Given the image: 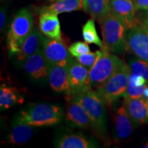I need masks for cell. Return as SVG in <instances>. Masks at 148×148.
Listing matches in <instances>:
<instances>
[{
	"label": "cell",
	"instance_id": "25",
	"mask_svg": "<svg viewBox=\"0 0 148 148\" xmlns=\"http://www.w3.org/2000/svg\"><path fill=\"white\" fill-rule=\"evenodd\" d=\"M104 51L105 49L101 48L100 50H97L95 52H89L80 55L79 56L77 57L76 60L82 65L87 67L88 69H90L103 54Z\"/></svg>",
	"mask_w": 148,
	"mask_h": 148
},
{
	"label": "cell",
	"instance_id": "35",
	"mask_svg": "<svg viewBox=\"0 0 148 148\" xmlns=\"http://www.w3.org/2000/svg\"><path fill=\"white\" fill-rule=\"evenodd\" d=\"M146 122L148 123V116H147V121H146Z\"/></svg>",
	"mask_w": 148,
	"mask_h": 148
},
{
	"label": "cell",
	"instance_id": "29",
	"mask_svg": "<svg viewBox=\"0 0 148 148\" xmlns=\"http://www.w3.org/2000/svg\"><path fill=\"white\" fill-rule=\"evenodd\" d=\"M7 20V9L5 7H1L0 10V29L2 31L6 25Z\"/></svg>",
	"mask_w": 148,
	"mask_h": 148
},
{
	"label": "cell",
	"instance_id": "26",
	"mask_svg": "<svg viewBox=\"0 0 148 148\" xmlns=\"http://www.w3.org/2000/svg\"><path fill=\"white\" fill-rule=\"evenodd\" d=\"M69 50L71 54L75 58L84 53L90 52V49L87 42L83 41L73 42L72 45L69 46Z\"/></svg>",
	"mask_w": 148,
	"mask_h": 148
},
{
	"label": "cell",
	"instance_id": "2",
	"mask_svg": "<svg viewBox=\"0 0 148 148\" xmlns=\"http://www.w3.org/2000/svg\"><path fill=\"white\" fill-rule=\"evenodd\" d=\"M68 97L74 98L84 107L91 119L92 128L99 137L106 138L107 134L106 103L98 92L89 89L73 97Z\"/></svg>",
	"mask_w": 148,
	"mask_h": 148
},
{
	"label": "cell",
	"instance_id": "31",
	"mask_svg": "<svg viewBox=\"0 0 148 148\" xmlns=\"http://www.w3.org/2000/svg\"><path fill=\"white\" fill-rule=\"evenodd\" d=\"M141 23L144 27H145L146 28L148 29V11H147V13L145 14V16H144V17L143 18V21H142Z\"/></svg>",
	"mask_w": 148,
	"mask_h": 148
},
{
	"label": "cell",
	"instance_id": "33",
	"mask_svg": "<svg viewBox=\"0 0 148 148\" xmlns=\"http://www.w3.org/2000/svg\"><path fill=\"white\" fill-rule=\"evenodd\" d=\"M48 2H50V3H52V2H54V1H58V0H47Z\"/></svg>",
	"mask_w": 148,
	"mask_h": 148
},
{
	"label": "cell",
	"instance_id": "8",
	"mask_svg": "<svg viewBox=\"0 0 148 148\" xmlns=\"http://www.w3.org/2000/svg\"><path fill=\"white\" fill-rule=\"evenodd\" d=\"M127 41V50L148 63V29L140 22L128 29Z\"/></svg>",
	"mask_w": 148,
	"mask_h": 148
},
{
	"label": "cell",
	"instance_id": "9",
	"mask_svg": "<svg viewBox=\"0 0 148 148\" xmlns=\"http://www.w3.org/2000/svg\"><path fill=\"white\" fill-rule=\"evenodd\" d=\"M90 69L76 60H73L69 66V77L71 92L68 96L77 95L91 89L89 82Z\"/></svg>",
	"mask_w": 148,
	"mask_h": 148
},
{
	"label": "cell",
	"instance_id": "19",
	"mask_svg": "<svg viewBox=\"0 0 148 148\" xmlns=\"http://www.w3.org/2000/svg\"><path fill=\"white\" fill-rule=\"evenodd\" d=\"M55 145L58 148H92L97 147L93 140L79 134H64L59 137Z\"/></svg>",
	"mask_w": 148,
	"mask_h": 148
},
{
	"label": "cell",
	"instance_id": "6",
	"mask_svg": "<svg viewBox=\"0 0 148 148\" xmlns=\"http://www.w3.org/2000/svg\"><path fill=\"white\" fill-rule=\"evenodd\" d=\"M124 62L113 53L105 49L95 65L90 69L89 82L91 88H98L110 78Z\"/></svg>",
	"mask_w": 148,
	"mask_h": 148
},
{
	"label": "cell",
	"instance_id": "18",
	"mask_svg": "<svg viewBox=\"0 0 148 148\" xmlns=\"http://www.w3.org/2000/svg\"><path fill=\"white\" fill-rule=\"evenodd\" d=\"M37 28H34L24 41L21 50L16 54L18 60H25L42 48L43 36Z\"/></svg>",
	"mask_w": 148,
	"mask_h": 148
},
{
	"label": "cell",
	"instance_id": "13",
	"mask_svg": "<svg viewBox=\"0 0 148 148\" xmlns=\"http://www.w3.org/2000/svg\"><path fill=\"white\" fill-rule=\"evenodd\" d=\"M123 106L134 126L143 125L148 116V99L146 97L124 98Z\"/></svg>",
	"mask_w": 148,
	"mask_h": 148
},
{
	"label": "cell",
	"instance_id": "27",
	"mask_svg": "<svg viewBox=\"0 0 148 148\" xmlns=\"http://www.w3.org/2000/svg\"><path fill=\"white\" fill-rule=\"evenodd\" d=\"M147 86L148 84H144L143 86H134L128 84L127 89L124 93H123V95H122V97L124 98H130V99L143 97V95H144V92H145V88Z\"/></svg>",
	"mask_w": 148,
	"mask_h": 148
},
{
	"label": "cell",
	"instance_id": "34",
	"mask_svg": "<svg viewBox=\"0 0 148 148\" xmlns=\"http://www.w3.org/2000/svg\"><path fill=\"white\" fill-rule=\"evenodd\" d=\"M106 1H107V2H108L109 4H110V2L111 1H112V0H106Z\"/></svg>",
	"mask_w": 148,
	"mask_h": 148
},
{
	"label": "cell",
	"instance_id": "21",
	"mask_svg": "<svg viewBox=\"0 0 148 148\" xmlns=\"http://www.w3.org/2000/svg\"><path fill=\"white\" fill-rule=\"evenodd\" d=\"M24 98L20 95L19 91L15 87L7 86L1 84L0 86V108L5 110L11 108L16 103L21 104Z\"/></svg>",
	"mask_w": 148,
	"mask_h": 148
},
{
	"label": "cell",
	"instance_id": "22",
	"mask_svg": "<svg viewBox=\"0 0 148 148\" xmlns=\"http://www.w3.org/2000/svg\"><path fill=\"white\" fill-rule=\"evenodd\" d=\"M83 10L98 21L110 12L106 0H84Z\"/></svg>",
	"mask_w": 148,
	"mask_h": 148
},
{
	"label": "cell",
	"instance_id": "20",
	"mask_svg": "<svg viewBox=\"0 0 148 148\" xmlns=\"http://www.w3.org/2000/svg\"><path fill=\"white\" fill-rule=\"evenodd\" d=\"M84 0H58L40 8V13L50 12L56 14L83 10Z\"/></svg>",
	"mask_w": 148,
	"mask_h": 148
},
{
	"label": "cell",
	"instance_id": "1",
	"mask_svg": "<svg viewBox=\"0 0 148 148\" xmlns=\"http://www.w3.org/2000/svg\"><path fill=\"white\" fill-rule=\"evenodd\" d=\"M103 37V47L113 53H123L127 50L128 29L114 14L109 13L99 21Z\"/></svg>",
	"mask_w": 148,
	"mask_h": 148
},
{
	"label": "cell",
	"instance_id": "10",
	"mask_svg": "<svg viewBox=\"0 0 148 148\" xmlns=\"http://www.w3.org/2000/svg\"><path fill=\"white\" fill-rule=\"evenodd\" d=\"M110 12L119 18L130 29L136 26L139 21L136 17V7L132 0H112Z\"/></svg>",
	"mask_w": 148,
	"mask_h": 148
},
{
	"label": "cell",
	"instance_id": "3",
	"mask_svg": "<svg viewBox=\"0 0 148 148\" xmlns=\"http://www.w3.org/2000/svg\"><path fill=\"white\" fill-rule=\"evenodd\" d=\"M34 29V19L27 8L19 10L14 15L9 29L7 42L10 55H15L21 50L24 41Z\"/></svg>",
	"mask_w": 148,
	"mask_h": 148
},
{
	"label": "cell",
	"instance_id": "5",
	"mask_svg": "<svg viewBox=\"0 0 148 148\" xmlns=\"http://www.w3.org/2000/svg\"><path fill=\"white\" fill-rule=\"evenodd\" d=\"M130 73L128 65L123 63L108 80L97 88V92L106 104H112L123 95L128 85Z\"/></svg>",
	"mask_w": 148,
	"mask_h": 148
},
{
	"label": "cell",
	"instance_id": "12",
	"mask_svg": "<svg viewBox=\"0 0 148 148\" xmlns=\"http://www.w3.org/2000/svg\"><path fill=\"white\" fill-rule=\"evenodd\" d=\"M23 67L25 71L32 78L40 79L48 76L50 65L46 60L41 48L25 59Z\"/></svg>",
	"mask_w": 148,
	"mask_h": 148
},
{
	"label": "cell",
	"instance_id": "23",
	"mask_svg": "<svg viewBox=\"0 0 148 148\" xmlns=\"http://www.w3.org/2000/svg\"><path fill=\"white\" fill-rule=\"evenodd\" d=\"M82 36L87 43L95 44L99 47H103V41L98 36L94 18L88 19L82 26Z\"/></svg>",
	"mask_w": 148,
	"mask_h": 148
},
{
	"label": "cell",
	"instance_id": "30",
	"mask_svg": "<svg viewBox=\"0 0 148 148\" xmlns=\"http://www.w3.org/2000/svg\"><path fill=\"white\" fill-rule=\"evenodd\" d=\"M136 10L148 11V0H132Z\"/></svg>",
	"mask_w": 148,
	"mask_h": 148
},
{
	"label": "cell",
	"instance_id": "17",
	"mask_svg": "<svg viewBox=\"0 0 148 148\" xmlns=\"http://www.w3.org/2000/svg\"><path fill=\"white\" fill-rule=\"evenodd\" d=\"M33 134V126L24 122L18 115L14 118L12 122L11 130L8 137V142L14 145H23L31 139Z\"/></svg>",
	"mask_w": 148,
	"mask_h": 148
},
{
	"label": "cell",
	"instance_id": "24",
	"mask_svg": "<svg viewBox=\"0 0 148 148\" xmlns=\"http://www.w3.org/2000/svg\"><path fill=\"white\" fill-rule=\"evenodd\" d=\"M127 65L130 73L143 76L148 82V63L140 58H130Z\"/></svg>",
	"mask_w": 148,
	"mask_h": 148
},
{
	"label": "cell",
	"instance_id": "15",
	"mask_svg": "<svg viewBox=\"0 0 148 148\" xmlns=\"http://www.w3.org/2000/svg\"><path fill=\"white\" fill-rule=\"evenodd\" d=\"M50 87L57 92H64L69 95L71 92L69 77V66L52 65L50 66L49 75Z\"/></svg>",
	"mask_w": 148,
	"mask_h": 148
},
{
	"label": "cell",
	"instance_id": "32",
	"mask_svg": "<svg viewBox=\"0 0 148 148\" xmlns=\"http://www.w3.org/2000/svg\"><path fill=\"white\" fill-rule=\"evenodd\" d=\"M142 147H144V148H148V140L146 143L144 144V145L142 146Z\"/></svg>",
	"mask_w": 148,
	"mask_h": 148
},
{
	"label": "cell",
	"instance_id": "4",
	"mask_svg": "<svg viewBox=\"0 0 148 148\" xmlns=\"http://www.w3.org/2000/svg\"><path fill=\"white\" fill-rule=\"evenodd\" d=\"M18 115L24 122L33 127L56 125L62 117L60 107L49 103H37L22 110Z\"/></svg>",
	"mask_w": 148,
	"mask_h": 148
},
{
	"label": "cell",
	"instance_id": "14",
	"mask_svg": "<svg viewBox=\"0 0 148 148\" xmlns=\"http://www.w3.org/2000/svg\"><path fill=\"white\" fill-rule=\"evenodd\" d=\"M69 97V105L66 111V119L70 124L80 128H92V122L87 111L77 100Z\"/></svg>",
	"mask_w": 148,
	"mask_h": 148
},
{
	"label": "cell",
	"instance_id": "28",
	"mask_svg": "<svg viewBox=\"0 0 148 148\" xmlns=\"http://www.w3.org/2000/svg\"><path fill=\"white\" fill-rule=\"evenodd\" d=\"M128 84L134 86H140L144 84H148V82L145 77L142 75L130 73L129 77Z\"/></svg>",
	"mask_w": 148,
	"mask_h": 148
},
{
	"label": "cell",
	"instance_id": "7",
	"mask_svg": "<svg viewBox=\"0 0 148 148\" xmlns=\"http://www.w3.org/2000/svg\"><path fill=\"white\" fill-rule=\"evenodd\" d=\"M42 50L49 65L69 66L73 60L69 49L62 40L43 36Z\"/></svg>",
	"mask_w": 148,
	"mask_h": 148
},
{
	"label": "cell",
	"instance_id": "11",
	"mask_svg": "<svg viewBox=\"0 0 148 148\" xmlns=\"http://www.w3.org/2000/svg\"><path fill=\"white\" fill-rule=\"evenodd\" d=\"M134 125L124 107L117 108L114 116L113 136L116 143L123 142L131 136Z\"/></svg>",
	"mask_w": 148,
	"mask_h": 148
},
{
	"label": "cell",
	"instance_id": "16",
	"mask_svg": "<svg viewBox=\"0 0 148 148\" xmlns=\"http://www.w3.org/2000/svg\"><path fill=\"white\" fill-rule=\"evenodd\" d=\"M38 26L44 36L53 39L62 40V32L58 14L50 12H40Z\"/></svg>",
	"mask_w": 148,
	"mask_h": 148
}]
</instances>
